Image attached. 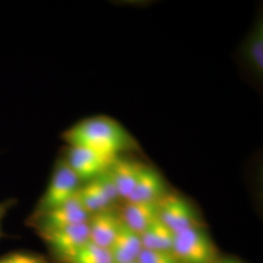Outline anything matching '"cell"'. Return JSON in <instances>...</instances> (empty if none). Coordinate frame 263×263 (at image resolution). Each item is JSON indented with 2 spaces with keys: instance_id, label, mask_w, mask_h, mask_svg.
<instances>
[{
  "instance_id": "cell-1",
  "label": "cell",
  "mask_w": 263,
  "mask_h": 263,
  "mask_svg": "<svg viewBox=\"0 0 263 263\" xmlns=\"http://www.w3.org/2000/svg\"><path fill=\"white\" fill-rule=\"evenodd\" d=\"M62 139L68 146L84 147L109 158L138 148L131 134L120 123L107 116L82 119L64 132Z\"/></svg>"
},
{
  "instance_id": "cell-2",
  "label": "cell",
  "mask_w": 263,
  "mask_h": 263,
  "mask_svg": "<svg viewBox=\"0 0 263 263\" xmlns=\"http://www.w3.org/2000/svg\"><path fill=\"white\" fill-rule=\"evenodd\" d=\"M172 252L181 263H216L213 242L197 226L176 233Z\"/></svg>"
},
{
  "instance_id": "cell-3",
  "label": "cell",
  "mask_w": 263,
  "mask_h": 263,
  "mask_svg": "<svg viewBox=\"0 0 263 263\" xmlns=\"http://www.w3.org/2000/svg\"><path fill=\"white\" fill-rule=\"evenodd\" d=\"M80 181L65 158L58 160L47 188L39 202L38 212L42 215L74 197L80 188Z\"/></svg>"
},
{
  "instance_id": "cell-4",
  "label": "cell",
  "mask_w": 263,
  "mask_h": 263,
  "mask_svg": "<svg viewBox=\"0 0 263 263\" xmlns=\"http://www.w3.org/2000/svg\"><path fill=\"white\" fill-rule=\"evenodd\" d=\"M66 153L65 160L68 166L80 180L88 181L105 172L115 159L77 146H68Z\"/></svg>"
},
{
  "instance_id": "cell-5",
  "label": "cell",
  "mask_w": 263,
  "mask_h": 263,
  "mask_svg": "<svg viewBox=\"0 0 263 263\" xmlns=\"http://www.w3.org/2000/svg\"><path fill=\"white\" fill-rule=\"evenodd\" d=\"M158 217L175 234L196 226L195 214L187 201L174 194L158 201Z\"/></svg>"
},
{
  "instance_id": "cell-6",
  "label": "cell",
  "mask_w": 263,
  "mask_h": 263,
  "mask_svg": "<svg viewBox=\"0 0 263 263\" xmlns=\"http://www.w3.org/2000/svg\"><path fill=\"white\" fill-rule=\"evenodd\" d=\"M44 232L49 243L57 253L68 259L90 241L88 221L76 226L47 229Z\"/></svg>"
},
{
  "instance_id": "cell-7",
  "label": "cell",
  "mask_w": 263,
  "mask_h": 263,
  "mask_svg": "<svg viewBox=\"0 0 263 263\" xmlns=\"http://www.w3.org/2000/svg\"><path fill=\"white\" fill-rule=\"evenodd\" d=\"M42 216L44 230H47L85 223L89 220L90 214L82 206L76 194L61 206L42 214Z\"/></svg>"
},
{
  "instance_id": "cell-8",
  "label": "cell",
  "mask_w": 263,
  "mask_h": 263,
  "mask_svg": "<svg viewBox=\"0 0 263 263\" xmlns=\"http://www.w3.org/2000/svg\"><path fill=\"white\" fill-rule=\"evenodd\" d=\"M245 66L252 74L261 80L263 76V19L260 15L246 36L240 50Z\"/></svg>"
},
{
  "instance_id": "cell-9",
  "label": "cell",
  "mask_w": 263,
  "mask_h": 263,
  "mask_svg": "<svg viewBox=\"0 0 263 263\" xmlns=\"http://www.w3.org/2000/svg\"><path fill=\"white\" fill-rule=\"evenodd\" d=\"M121 223L119 218L108 209L98 212L88 220L90 242L104 249H109Z\"/></svg>"
},
{
  "instance_id": "cell-10",
  "label": "cell",
  "mask_w": 263,
  "mask_h": 263,
  "mask_svg": "<svg viewBox=\"0 0 263 263\" xmlns=\"http://www.w3.org/2000/svg\"><path fill=\"white\" fill-rule=\"evenodd\" d=\"M165 195V183L162 177L155 170L144 166L131 194L126 200L127 202L157 203Z\"/></svg>"
},
{
  "instance_id": "cell-11",
  "label": "cell",
  "mask_w": 263,
  "mask_h": 263,
  "mask_svg": "<svg viewBox=\"0 0 263 263\" xmlns=\"http://www.w3.org/2000/svg\"><path fill=\"white\" fill-rule=\"evenodd\" d=\"M141 235L125 226L121 220L117 234L108 249L114 263H135L142 251Z\"/></svg>"
},
{
  "instance_id": "cell-12",
  "label": "cell",
  "mask_w": 263,
  "mask_h": 263,
  "mask_svg": "<svg viewBox=\"0 0 263 263\" xmlns=\"http://www.w3.org/2000/svg\"><path fill=\"white\" fill-rule=\"evenodd\" d=\"M143 167L144 165L135 160L126 159L120 156L113 160L107 172L109 173L120 197L125 199L129 197Z\"/></svg>"
},
{
  "instance_id": "cell-13",
  "label": "cell",
  "mask_w": 263,
  "mask_h": 263,
  "mask_svg": "<svg viewBox=\"0 0 263 263\" xmlns=\"http://www.w3.org/2000/svg\"><path fill=\"white\" fill-rule=\"evenodd\" d=\"M156 218H158V202H127L123 208V223L140 235Z\"/></svg>"
},
{
  "instance_id": "cell-14",
  "label": "cell",
  "mask_w": 263,
  "mask_h": 263,
  "mask_svg": "<svg viewBox=\"0 0 263 263\" xmlns=\"http://www.w3.org/2000/svg\"><path fill=\"white\" fill-rule=\"evenodd\" d=\"M175 235L176 234L158 217L141 233L142 248L151 251L172 252Z\"/></svg>"
},
{
  "instance_id": "cell-15",
  "label": "cell",
  "mask_w": 263,
  "mask_h": 263,
  "mask_svg": "<svg viewBox=\"0 0 263 263\" xmlns=\"http://www.w3.org/2000/svg\"><path fill=\"white\" fill-rule=\"evenodd\" d=\"M77 197L90 215L106 210L112 204L95 179L89 180L84 186H80Z\"/></svg>"
},
{
  "instance_id": "cell-16",
  "label": "cell",
  "mask_w": 263,
  "mask_h": 263,
  "mask_svg": "<svg viewBox=\"0 0 263 263\" xmlns=\"http://www.w3.org/2000/svg\"><path fill=\"white\" fill-rule=\"evenodd\" d=\"M70 260L72 263H114L109 250L101 248L90 241Z\"/></svg>"
},
{
  "instance_id": "cell-17",
  "label": "cell",
  "mask_w": 263,
  "mask_h": 263,
  "mask_svg": "<svg viewBox=\"0 0 263 263\" xmlns=\"http://www.w3.org/2000/svg\"><path fill=\"white\" fill-rule=\"evenodd\" d=\"M136 263H181L173 252L142 249Z\"/></svg>"
},
{
  "instance_id": "cell-18",
  "label": "cell",
  "mask_w": 263,
  "mask_h": 263,
  "mask_svg": "<svg viewBox=\"0 0 263 263\" xmlns=\"http://www.w3.org/2000/svg\"><path fill=\"white\" fill-rule=\"evenodd\" d=\"M95 179L98 181V183L100 184V186L104 190V193L106 194L107 198L110 200L111 203H114L119 196V193L117 191V188L115 186L112 179L109 175V173L107 172V170L104 172L103 174H101L100 176H98Z\"/></svg>"
},
{
  "instance_id": "cell-19",
  "label": "cell",
  "mask_w": 263,
  "mask_h": 263,
  "mask_svg": "<svg viewBox=\"0 0 263 263\" xmlns=\"http://www.w3.org/2000/svg\"><path fill=\"white\" fill-rule=\"evenodd\" d=\"M0 263H46V261L35 254L16 253L2 257Z\"/></svg>"
},
{
  "instance_id": "cell-20",
  "label": "cell",
  "mask_w": 263,
  "mask_h": 263,
  "mask_svg": "<svg viewBox=\"0 0 263 263\" xmlns=\"http://www.w3.org/2000/svg\"><path fill=\"white\" fill-rule=\"evenodd\" d=\"M7 209V204H0V232H1V221H2V217L5 215Z\"/></svg>"
},
{
  "instance_id": "cell-21",
  "label": "cell",
  "mask_w": 263,
  "mask_h": 263,
  "mask_svg": "<svg viewBox=\"0 0 263 263\" xmlns=\"http://www.w3.org/2000/svg\"><path fill=\"white\" fill-rule=\"evenodd\" d=\"M217 263H241L239 262V261H237V260H234V259H226V260H222V261H219V262Z\"/></svg>"
},
{
  "instance_id": "cell-22",
  "label": "cell",
  "mask_w": 263,
  "mask_h": 263,
  "mask_svg": "<svg viewBox=\"0 0 263 263\" xmlns=\"http://www.w3.org/2000/svg\"><path fill=\"white\" fill-rule=\"evenodd\" d=\"M135 263H136V262H135Z\"/></svg>"
}]
</instances>
